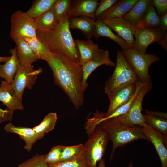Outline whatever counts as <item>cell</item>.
Masks as SVG:
<instances>
[{
  "label": "cell",
  "instance_id": "f546056e",
  "mask_svg": "<svg viewBox=\"0 0 167 167\" xmlns=\"http://www.w3.org/2000/svg\"><path fill=\"white\" fill-rule=\"evenodd\" d=\"M24 39L39 59L45 61L50 52L37 37Z\"/></svg>",
  "mask_w": 167,
  "mask_h": 167
},
{
  "label": "cell",
  "instance_id": "d6986e66",
  "mask_svg": "<svg viewBox=\"0 0 167 167\" xmlns=\"http://www.w3.org/2000/svg\"><path fill=\"white\" fill-rule=\"evenodd\" d=\"M138 0H118L108 9L102 13L96 19L122 17L135 4Z\"/></svg>",
  "mask_w": 167,
  "mask_h": 167
},
{
  "label": "cell",
  "instance_id": "4316f807",
  "mask_svg": "<svg viewBox=\"0 0 167 167\" xmlns=\"http://www.w3.org/2000/svg\"><path fill=\"white\" fill-rule=\"evenodd\" d=\"M160 26L159 17L151 4L136 28H156Z\"/></svg>",
  "mask_w": 167,
  "mask_h": 167
},
{
  "label": "cell",
  "instance_id": "b9f144b4",
  "mask_svg": "<svg viewBox=\"0 0 167 167\" xmlns=\"http://www.w3.org/2000/svg\"><path fill=\"white\" fill-rule=\"evenodd\" d=\"M159 17L160 25L161 27L167 30V12Z\"/></svg>",
  "mask_w": 167,
  "mask_h": 167
},
{
  "label": "cell",
  "instance_id": "ee69618b",
  "mask_svg": "<svg viewBox=\"0 0 167 167\" xmlns=\"http://www.w3.org/2000/svg\"><path fill=\"white\" fill-rule=\"evenodd\" d=\"M10 58L9 57H2L0 56V63L2 62L5 63Z\"/></svg>",
  "mask_w": 167,
  "mask_h": 167
},
{
  "label": "cell",
  "instance_id": "4dcf8cb0",
  "mask_svg": "<svg viewBox=\"0 0 167 167\" xmlns=\"http://www.w3.org/2000/svg\"><path fill=\"white\" fill-rule=\"evenodd\" d=\"M146 124L167 136V121L165 118L151 115L143 114Z\"/></svg>",
  "mask_w": 167,
  "mask_h": 167
},
{
  "label": "cell",
  "instance_id": "d4e9b609",
  "mask_svg": "<svg viewBox=\"0 0 167 167\" xmlns=\"http://www.w3.org/2000/svg\"><path fill=\"white\" fill-rule=\"evenodd\" d=\"M34 19L36 31L53 30L59 23L51 9Z\"/></svg>",
  "mask_w": 167,
  "mask_h": 167
},
{
  "label": "cell",
  "instance_id": "83f0119b",
  "mask_svg": "<svg viewBox=\"0 0 167 167\" xmlns=\"http://www.w3.org/2000/svg\"><path fill=\"white\" fill-rule=\"evenodd\" d=\"M144 84L140 81L137 83L135 92L130 100L126 104L118 108L110 115L105 118H103V117L102 118L96 122V125H99L102 122L105 120L117 117L126 113L132 106L140 89Z\"/></svg>",
  "mask_w": 167,
  "mask_h": 167
},
{
  "label": "cell",
  "instance_id": "7402d4cb",
  "mask_svg": "<svg viewBox=\"0 0 167 167\" xmlns=\"http://www.w3.org/2000/svg\"><path fill=\"white\" fill-rule=\"evenodd\" d=\"M94 36L96 40L101 37H105L113 40L119 45L122 49V51L131 48L126 42L114 33L111 29L102 20H96Z\"/></svg>",
  "mask_w": 167,
  "mask_h": 167
},
{
  "label": "cell",
  "instance_id": "74e56055",
  "mask_svg": "<svg viewBox=\"0 0 167 167\" xmlns=\"http://www.w3.org/2000/svg\"><path fill=\"white\" fill-rule=\"evenodd\" d=\"M152 4L159 17L167 12V0H153Z\"/></svg>",
  "mask_w": 167,
  "mask_h": 167
},
{
  "label": "cell",
  "instance_id": "e0dca14e",
  "mask_svg": "<svg viewBox=\"0 0 167 167\" xmlns=\"http://www.w3.org/2000/svg\"><path fill=\"white\" fill-rule=\"evenodd\" d=\"M4 130L7 133H14L18 135L25 142L24 148L28 152L30 151L34 144L40 139L32 128L16 126L9 122L5 126Z\"/></svg>",
  "mask_w": 167,
  "mask_h": 167
},
{
  "label": "cell",
  "instance_id": "ab89813d",
  "mask_svg": "<svg viewBox=\"0 0 167 167\" xmlns=\"http://www.w3.org/2000/svg\"><path fill=\"white\" fill-rule=\"evenodd\" d=\"M146 114H149L153 116L162 117L167 119V113H162L156 111H151L146 109L145 110Z\"/></svg>",
  "mask_w": 167,
  "mask_h": 167
},
{
  "label": "cell",
  "instance_id": "44dd1931",
  "mask_svg": "<svg viewBox=\"0 0 167 167\" xmlns=\"http://www.w3.org/2000/svg\"><path fill=\"white\" fill-rule=\"evenodd\" d=\"M75 41L79 52V64L81 65L97 55L101 50L91 39H77L75 40Z\"/></svg>",
  "mask_w": 167,
  "mask_h": 167
},
{
  "label": "cell",
  "instance_id": "ffe728a7",
  "mask_svg": "<svg viewBox=\"0 0 167 167\" xmlns=\"http://www.w3.org/2000/svg\"><path fill=\"white\" fill-rule=\"evenodd\" d=\"M96 20L86 16L70 17L68 19L69 27L80 30L87 39H90L94 36Z\"/></svg>",
  "mask_w": 167,
  "mask_h": 167
},
{
  "label": "cell",
  "instance_id": "7bdbcfd3",
  "mask_svg": "<svg viewBox=\"0 0 167 167\" xmlns=\"http://www.w3.org/2000/svg\"><path fill=\"white\" fill-rule=\"evenodd\" d=\"M96 167H105V161L104 159H102L100 161L99 164ZM128 167H133L132 163L130 162Z\"/></svg>",
  "mask_w": 167,
  "mask_h": 167
},
{
  "label": "cell",
  "instance_id": "836d02e7",
  "mask_svg": "<svg viewBox=\"0 0 167 167\" xmlns=\"http://www.w3.org/2000/svg\"><path fill=\"white\" fill-rule=\"evenodd\" d=\"M45 155L36 154L31 158L19 164L17 167H49L45 160Z\"/></svg>",
  "mask_w": 167,
  "mask_h": 167
},
{
  "label": "cell",
  "instance_id": "9a60e30c",
  "mask_svg": "<svg viewBox=\"0 0 167 167\" xmlns=\"http://www.w3.org/2000/svg\"><path fill=\"white\" fill-rule=\"evenodd\" d=\"M99 4L98 0H72L67 15L69 18L86 16L96 19L95 13Z\"/></svg>",
  "mask_w": 167,
  "mask_h": 167
},
{
  "label": "cell",
  "instance_id": "d590c367",
  "mask_svg": "<svg viewBox=\"0 0 167 167\" xmlns=\"http://www.w3.org/2000/svg\"><path fill=\"white\" fill-rule=\"evenodd\" d=\"M62 145H58L52 148L47 154L45 160L49 165H54L61 162Z\"/></svg>",
  "mask_w": 167,
  "mask_h": 167
},
{
  "label": "cell",
  "instance_id": "ba28073f",
  "mask_svg": "<svg viewBox=\"0 0 167 167\" xmlns=\"http://www.w3.org/2000/svg\"><path fill=\"white\" fill-rule=\"evenodd\" d=\"M10 36L13 40L37 36L34 19L21 10L15 12L11 17Z\"/></svg>",
  "mask_w": 167,
  "mask_h": 167
},
{
  "label": "cell",
  "instance_id": "6da1fadb",
  "mask_svg": "<svg viewBox=\"0 0 167 167\" xmlns=\"http://www.w3.org/2000/svg\"><path fill=\"white\" fill-rule=\"evenodd\" d=\"M53 72L54 82L67 95L76 109L83 104L82 67L62 54H50L45 61Z\"/></svg>",
  "mask_w": 167,
  "mask_h": 167
},
{
  "label": "cell",
  "instance_id": "2e32d148",
  "mask_svg": "<svg viewBox=\"0 0 167 167\" xmlns=\"http://www.w3.org/2000/svg\"><path fill=\"white\" fill-rule=\"evenodd\" d=\"M0 101L13 112L24 109L22 99L13 90L11 84L5 80L1 81L0 85Z\"/></svg>",
  "mask_w": 167,
  "mask_h": 167
},
{
  "label": "cell",
  "instance_id": "1f68e13d",
  "mask_svg": "<svg viewBox=\"0 0 167 167\" xmlns=\"http://www.w3.org/2000/svg\"><path fill=\"white\" fill-rule=\"evenodd\" d=\"M84 151V145L82 144L71 146H62L61 162L73 160Z\"/></svg>",
  "mask_w": 167,
  "mask_h": 167
},
{
  "label": "cell",
  "instance_id": "8fae6325",
  "mask_svg": "<svg viewBox=\"0 0 167 167\" xmlns=\"http://www.w3.org/2000/svg\"><path fill=\"white\" fill-rule=\"evenodd\" d=\"M136 83H131L113 91L108 96L109 100V109L103 118L112 113L116 109L128 102L135 93Z\"/></svg>",
  "mask_w": 167,
  "mask_h": 167
},
{
  "label": "cell",
  "instance_id": "9c48e42d",
  "mask_svg": "<svg viewBox=\"0 0 167 167\" xmlns=\"http://www.w3.org/2000/svg\"><path fill=\"white\" fill-rule=\"evenodd\" d=\"M42 69H35L32 65L24 66L19 63L11 84L13 90L22 99L26 88L31 89L36 83L38 76L42 71Z\"/></svg>",
  "mask_w": 167,
  "mask_h": 167
},
{
  "label": "cell",
  "instance_id": "277c9868",
  "mask_svg": "<svg viewBox=\"0 0 167 167\" xmlns=\"http://www.w3.org/2000/svg\"><path fill=\"white\" fill-rule=\"evenodd\" d=\"M139 81L122 52L118 50L116 53L114 70L105 84V93L108 96L113 91L119 88Z\"/></svg>",
  "mask_w": 167,
  "mask_h": 167
},
{
  "label": "cell",
  "instance_id": "ac0fdd59",
  "mask_svg": "<svg viewBox=\"0 0 167 167\" xmlns=\"http://www.w3.org/2000/svg\"><path fill=\"white\" fill-rule=\"evenodd\" d=\"M13 40L16 45L17 56L20 65H31L39 59L24 39L18 38Z\"/></svg>",
  "mask_w": 167,
  "mask_h": 167
},
{
  "label": "cell",
  "instance_id": "e575fe53",
  "mask_svg": "<svg viewBox=\"0 0 167 167\" xmlns=\"http://www.w3.org/2000/svg\"><path fill=\"white\" fill-rule=\"evenodd\" d=\"M49 167H88L85 156L84 151L78 157L69 161L58 164L49 165Z\"/></svg>",
  "mask_w": 167,
  "mask_h": 167
},
{
  "label": "cell",
  "instance_id": "484cf974",
  "mask_svg": "<svg viewBox=\"0 0 167 167\" xmlns=\"http://www.w3.org/2000/svg\"><path fill=\"white\" fill-rule=\"evenodd\" d=\"M57 119L56 113H49L39 124L32 128L40 139L42 138L46 134L54 129Z\"/></svg>",
  "mask_w": 167,
  "mask_h": 167
},
{
  "label": "cell",
  "instance_id": "3957f363",
  "mask_svg": "<svg viewBox=\"0 0 167 167\" xmlns=\"http://www.w3.org/2000/svg\"><path fill=\"white\" fill-rule=\"evenodd\" d=\"M99 125L112 142L111 157L118 147L138 139H144L149 141L141 126H126L113 118L105 120Z\"/></svg>",
  "mask_w": 167,
  "mask_h": 167
},
{
  "label": "cell",
  "instance_id": "30bf717a",
  "mask_svg": "<svg viewBox=\"0 0 167 167\" xmlns=\"http://www.w3.org/2000/svg\"><path fill=\"white\" fill-rule=\"evenodd\" d=\"M167 32L161 26L156 28H136L133 49L139 52L146 53V49L149 45L157 42Z\"/></svg>",
  "mask_w": 167,
  "mask_h": 167
},
{
  "label": "cell",
  "instance_id": "7c38bea8",
  "mask_svg": "<svg viewBox=\"0 0 167 167\" xmlns=\"http://www.w3.org/2000/svg\"><path fill=\"white\" fill-rule=\"evenodd\" d=\"M118 35L125 40L131 48L134 47L136 28L122 17L109 18L102 20Z\"/></svg>",
  "mask_w": 167,
  "mask_h": 167
},
{
  "label": "cell",
  "instance_id": "7a4b0ae2",
  "mask_svg": "<svg viewBox=\"0 0 167 167\" xmlns=\"http://www.w3.org/2000/svg\"><path fill=\"white\" fill-rule=\"evenodd\" d=\"M67 15L54 29L36 31L38 38L52 53L63 54L79 63V52L70 31Z\"/></svg>",
  "mask_w": 167,
  "mask_h": 167
},
{
  "label": "cell",
  "instance_id": "5bb4252c",
  "mask_svg": "<svg viewBox=\"0 0 167 167\" xmlns=\"http://www.w3.org/2000/svg\"><path fill=\"white\" fill-rule=\"evenodd\" d=\"M142 127L149 141L155 148L160 159L161 167H167V136L147 125Z\"/></svg>",
  "mask_w": 167,
  "mask_h": 167
},
{
  "label": "cell",
  "instance_id": "8d00e7d4",
  "mask_svg": "<svg viewBox=\"0 0 167 167\" xmlns=\"http://www.w3.org/2000/svg\"><path fill=\"white\" fill-rule=\"evenodd\" d=\"M117 0H101L96 11L95 15L97 18L102 13L116 3Z\"/></svg>",
  "mask_w": 167,
  "mask_h": 167
},
{
  "label": "cell",
  "instance_id": "603a6c76",
  "mask_svg": "<svg viewBox=\"0 0 167 167\" xmlns=\"http://www.w3.org/2000/svg\"><path fill=\"white\" fill-rule=\"evenodd\" d=\"M152 2L151 0H138L122 17L136 28L152 4Z\"/></svg>",
  "mask_w": 167,
  "mask_h": 167
},
{
  "label": "cell",
  "instance_id": "f1b7e54d",
  "mask_svg": "<svg viewBox=\"0 0 167 167\" xmlns=\"http://www.w3.org/2000/svg\"><path fill=\"white\" fill-rule=\"evenodd\" d=\"M56 0H36L34 1L29 10L26 12L34 19L50 9Z\"/></svg>",
  "mask_w": 167,
  "mask_h": 167
},
{
  "label": "cell",
  "instance_id": "52a82bcc",
  "mask_svg": "<svg viewBox=\"0 0 167 167\" xmlns=\"http://www.w3.org/2000/svg\"><path fill=\"white\" fill-rule=\"evenodd\" d=\"M151 83L144 84L140 89L133 105L125 114L113 118L117 121L128 126L147 125L142 113V103L146 94L152 88Z\"/></svg>",
  "mask_w": 167,
  "mask_h": 167
},
{
  "label": "cell",
  "instance_id": "d6a6232c",
  "mask_svg": "<svg viewBox=\"0 0 167 167\" xmlns=\"http://www.w3.org/2000/svg\"><path fill=\"white\" fill-rule=\"evenodd\" d=\"M72 0H56L52 6L53 11L58 23L67 15Z\"/></svg>",
  "mask_w": 167,
  "mask_h": 167
},
{
  "label": "cell",
  "instance_id": "8992f818",
  "mask_svg": "<svg viewBox=\"0 0 167 167\" xmlns=\"http://www.w3.org/2000/svg\"><path fill=\"white\" fill-rule=\"evenodd\" d=\"M121 52L140 81L144 84L151 83L149 69L152 63L159 60V58L155 54L142 53L131 48Z\"/></svg>",
  "mask_w": 167,
  "mask_h": 167
},
{
  "label": "cell",
  "instance_id": "f35d334b",
  "mask_svg": "<svg viewBox=\"0 0 167 167\" xmlns=\"http://www.w3.org/2000/svg\"><path fill=\"white\" fill-rule=\"evenodd\" d=\"M14 112L7 109L5 110L0 108V123L11 121L13 117Z\"/></svg>",
  "mask_w": 167,
  "mask_h": 167
},
{
  "label": "cell",
  "instance_id": "5b68a950",
  "mask_svg": "<svg viewBox=\"0 0 167 167\" xmlns=\"http://www.w3.org/2000/svg\"><path fill=\"white\" fill-rule=\"evenodd\" d=\"M109 141L107 135L100 125L88 135L84 145L88 167H96L97 163L102 160Z\"/></svg>",
  "mask_w": 167,
  "mask_h": 167
},
{
  "label": "cell",
  "instance_id": "cb8c5ba5",
  "mask_svg": "<svg viewBox=\"0 0 167 167\" xmlns=\"http://www.w3.org/2000/svg\"><path fill=\"white\" fill-rule=\"evenodd\" d=\"M11 55L4 64L0 63V78L11 84L17 71L19 62L16 54V47L10 51Z\"/></svg>",
  "mask_w": 167,
  "mask_h": 167
},
{
  "label": "cell",
  "instance_id": "4fadbf2b",
  "mask_svg": "<svg viewBox=\"0 0 167 167\" xmlns=\"http://www.w3.org/2000/svg\"><path fill=\"white\" fill-rule=\"evenodd\" d=\"M104 65L111 67L115 65L109 58V51L101 49L97 55L81 65L83 73L82 87L84 92L88 86L87 81L90 74L97 67Z\"/></svg>",
  "mask_w": 167,
  "mask_h": 167
},
{
  "label": "cell",
  "instance_id": "60d3db41",
  "mask_svg": "<svg viewBox=\"0 0 167 167\" xmlns=\"http://www.w3.org/2000/svg\"><path fill=\"white\" fill-rule=\"evenodd\" d=\"M158 44L161 46L166 52L167 51V32L164 36L157 42Z\"/></svg>",
  "mask_w": 167,
  "mask_h": 167
}]
</instances>
